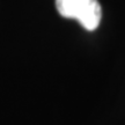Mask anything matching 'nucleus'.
<instances>
[{"instance_id": "f257e3e1", "label": "nucleus", "mask_w": 125, "mask_h": 125, "mask_svg": "<svg viewBox=\"0 0 125 125\" xmlns=\"http://www.w3.org/2000/svg\"><path fill=\"white\" fill-rule=\"evenodd\" d=\"M58 13L67 19H75L87 30H95L102 18L97 0H56Z\"/></svg>"}]
</instances>
